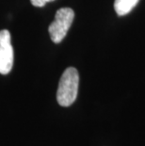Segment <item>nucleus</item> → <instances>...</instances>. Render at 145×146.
Masks as SVG:
<instances>
[{
    "instance_id": "f257e3e1",
    "label": "nucleus",
    "mask_w": 145,
    "mask_h": 146,
    "mask_svg": "<svg viewBox=\"0 0 145 146\" xmlns=\"http://www.w3.org/2000/svg\"><path fill=\"white\" fill-rule=\"evenodd\" d=\"M78 84L79 74L77 70L73 67L67 68L60 77L57 92L58 103L61 107H70L75 101Z\"/></svg>"
},
{
    "instance_id": "f03ea898",
    "label": "nucleus",
    "mask_w": 145,
    "mask_h": 146,
    "mask_svg": "<svg viewBox=\"0 0 145 146\" xmlns=\"http://www.w3.org/2000/svg\"><path fill=\"white\" fill-rule=\"evenodd\" d=\"M75 12L70 8L60 9L55 15V20L49 26L48 31L52 42L60 43L65 38L68 30L73 24Z\"/></svg>"
},
{
    "instance_id": "7ed1b4c3",
    "label": "nucleus",
    "mask_w": 145,
    "mask_h": 146,
    "mask_svg": "<svg viewBox=\"0 0 145 146\" xmlns=\"http://www.w3.org/2000/svg\"><path fill=\"white\" fill-rule=\"evenodd\" d=\"M13 48L11 34L7 29L0 31V74H8L13 66Z\"/></svg>"
},
{
    "instance_id": "20e7f679",
    "label": "nucleus",
    "mask_w": 145,
    "mask_h": 146,
    "mask_svg": "<svg viewBox=\"0 0 145 146\" xmlns=\"http://www.w3.org/2000/svg\"><path fill=\"white\" fill-rule=\"evenodd\" d=\"M140 0H115L114 1V10L119 16H123L129 13Z\"/></svg>"
},
{
    "instance_id": "39448f33",
    "label": "nucleus",
    "mask_w": 145,
    "mask_h": 146,
    "mask_svg": "<svg viewBox=\"0 0 145 146\" xmlns=\"http://www.w3.org/2000/svg\"><path fill=\"white\" fill-rule=\"evenodd\" d=\"M31 4L35 7H44V6L48 2H52L54 0H30Z\"/></svg>"
}]
</instances>
